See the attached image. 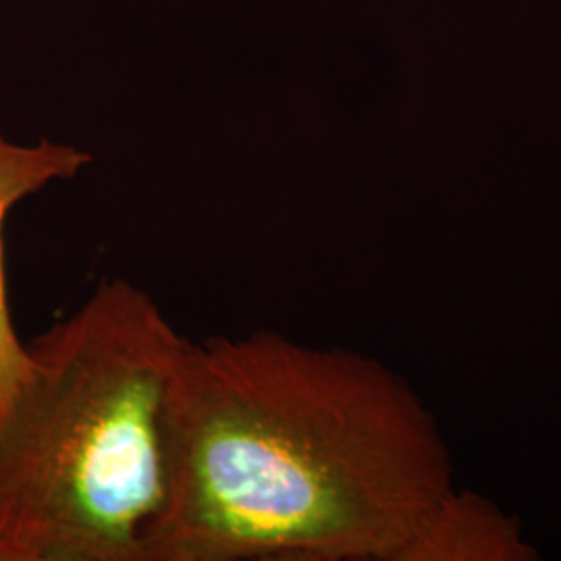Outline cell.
<instances>
[{
    "label": "cell",
    "instance_id": "obj_1",
    "mask_svg": "<svg viewBox=\"0 0 561 561\" xmlns=\"http://www.w3.org/2000/svg\"><path fill=\"white\" fill-rule=\"evenodd\" d=\"M524 556L510 522L454 493L428 412L379 362L275 331L187 343L144 561Z\"/></svg>",
    "mask_w": 561,
    "mask_h": 561
},
{
    "label": "cell",
    "instance_id": "obj_2",
    "mask_svg": "<svg viewBox=\"0 0 561 561\" xmlns=\"http://www.w3.org/2000/svg\"><path fill=\"white\" fill-rule=\"evenodd\" d=\"M187 343L123 279L27 343L32 375L0 414V561H144Z\"/></svg>",
    "mask_w": 561,
    "mask_h": 561
},
{
    "label": "cell",
    "instance_id": "obj_3",
    "mask_svg": "<svg viewBox=\"0 0 561 561\" xmlns=\"http://www.w3.org/2000/svg\"><path fill=\"white\" fill-rule=\"evenodd\" d=\"M90 161L92 157L88 152L73 146L48 140L21 146L0 131V414L32 375V356L27 343L15 331L9 306L2 243L4 222L23 198L41 192L50 181L76 178Z\"/></svg>",
    "mask_w": 561,
    "mask_h": 561
}]
</instances>
